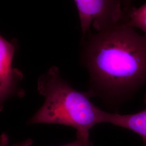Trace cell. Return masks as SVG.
Segmentation results:
<instances>
[{
	"label": "cell",
	"mask_w": 146,
	"mask_h": 146,
	"mask_svg": "<svg viewBox=\"0 0 146 146\" xmlns=\"http://www.w3.org/2000/svg\"><path fill=\"white\" fill-rule=\"evenodd\" d=\"M38 92L44 98L41 107L27 124H58L74 128L76 137L89 139V131L103 123L104 111L93 104L87 92L73 88L58 68L52 66L37 81Z\"/></svg>",
	"instance_id": "2"
},
{
	"label": "cell",
	"mask_w": 146,
	"mask_h": 146,
	"mask_svg": "<svg viewBox=\"0 0 146 146\" xmlns=\"http://www.w3.org/2000/svg\"><path fill=\"white\" fill-rule=\"evenodd\" d=\"M16 47L0 35V113L5 101L13 97L22 98L25 92L20 86L23 78L20 70L13 67Z\"/></svg>",
	"instance_id": "4"
},
{
	"label": "cell",
	"mask_w": 146,
	"mask_h": 146,
	"mask_svg": "<svg viewBox=\"0 0 146 146\" xmlns=\"http://www.w3.org/2000/svg\"><path fill=\"white\" fill-rule=\"evenodd\" d=\"M125 3L128 5H131V3L133 0H124Z\"/></svg>",
	"instance_id": "9"
},
{
	"label": "cell",
	"mask_w": 146,
	"mask_h": 146,
	"mask_svg": "<svg viewBox=\"0 0 146 146\" xmlns=\"http://www.w3.org/2000/svg\"><path fill=\"white\" fill-rule=\"evenodd\" d=\"M144 102L146 108L135 114L122 115L117 113H110L104 111L103 122L134 131L142 137L143 146H146V94Z\"/></svg>",
	"instance_id": "5"
},
{
	"label": "cell",
	"mask_w": 146,
	"mask_h": 146,
	"mask_svg": "<svg viewBox=\"0 0 146 146\" xmlns=\"http://www.w3.org/2000/svg\"><path fill=\"white\" fill-rule=\"evenodd\" d=\"M60 146H93V143L89 139L76 137L75 141Z\"/></svg>",
	"instance_id": "8"
},
{
	"label": "cell",
	"mask_w": 146,
	"mask_h": 146,
	"mask_svg": "<svg viewBox=\"0 0 146 146\" xmlns=\"http://www.w3.org/2000/svg\"><path fill=\"white\" fill-rule=\"evenodd\" d=\"M121 26L139 28L146 35V3L139 8L128 7L125 11Z\"/></svg>",
	"instance_id": "6"
},
{
	"label": "cell",
	"mask_w": 146,
	"mask_h": 146,
	"mask_svg": "<svg viewBox=\"0 0 146 146\" xmlns=\"http://www.w3.org/2000/svg\"><path fill=\"white\" fill-rule=\"evenodd\" d=\"M33 143V141L31 139H28L21 142L10 145L9 136L6 133H3L0 136V146H31Z\"/></svg>",
	"instance_id": "7"
},
{
	"label": "cell",
	"mask_w": 146,
	"mask_h": 146,
	"mask_svg": "<svg viewBox=\"0 0 146 146\" xmlns=\"http://www.w3.org/2000/svg\"><path fill=\"white\" fill-rule=\"evenodd\" d=\"M78 11L82 37L90 31L121 26L128 5L124 0H74Z\"/></svg>",
	"instance_id": "3"
},
{
	"label": "cell",
	"mask_w": 146,
	"mask_h": 146,
	"mask_svg": "<svg viewBox=\"0 0 146 146\" xmlns=\"http://www.w3.org/2000/svg\"><path fill=\"white\" fill-rule=\"evenodd\" d=\"M80 61L90 98L118 108L146 84V35L125 26L90 31L82 37Z\"/></svg>",
	"instance_id": "1"
}]
</instances>
